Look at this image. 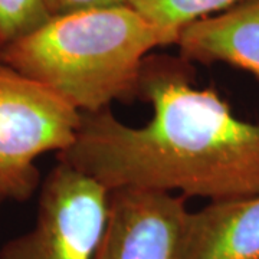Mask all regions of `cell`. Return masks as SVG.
<instances>
[{"label": "cell", "instance_id": "1", "mask_svg": "<svg viewBox=\"0 0 259 259\" xmlns=\"http://www.w3.org/2000/svg\"><path fill=\"white\" fill-rule=\"evenodd\" d=\"M183 58L148 55L139 95L151 120L133 127L111 111L82 114L58 161L110 192L144 189L209 202L259 196V124L238 118L213 90L192 83Z\"/></svg>", "mask_w": 259, "mask_h": 259}, {"label": "cell", "instance_id": "2", "mask_svg": "<svg viewBox=\"0 0 259 259\" xmlns=\"http://www.w3.org/2000/svg\"><path fill=\"white\" fill-rule=\"evenodd\" d=\"M163 37L130 5L52 16L2 51V64L44 85L81 114L139 95L140 76Z\"/></svg>", "mask_w": 259, "mask_h": 259}, {"label": "cell", "instance_id": "3", "mask_svg": "<svg viewBox=\"0 0 259 259\" xmlns=\"http://www.w3.org/2000/svg\"><path fill=\"white\" fill-rule=\"evenodd\" d=\"M82 114L44 85L0 65V196L26 202L40 187L36 160L75 141Z\"/></svg>", "mask_w": 259, "mask_h": 259}, {"label": "cell", "instance_id": "4", "mask_svg": "<svg viewBox=\"0 0 259 259\" xmlns=\"http://www.w3.org/2000/svg\"><path fill=\"white\" fill-rule=\"evenodd\" d=\"M110 190L58 161L39 187L36 221L0 248V259H97L108 221Z\"/></svg>", "mask_w": 259, "mask_h": 259}, {"label": "cell", "instance_id": "5", "mask_svg": "<svg viewBox=\"0 0 259 259\" xmlns=\"http://www.w3.org/2000/svg\"><path fill=\"white\" fill-rule=\"evenodd\" d=\"M186 197L180 194L115 189L97 259H182Z\"/></svg>", "mask_w": 259, "mask_h": 259}, {"label": "cell", "instance_id": "6", "mask_svg": "<svg viewBox=\"0 0 259 259\" xmlns=\"http://www.w3.org/2000/svg\"><path fill=\"white\" fill-rule=\"evenodd\" d=\"M176 45L189 64L231 65L259 82V0L194 22L180 32Z\"/></svg>", "mask_w": 259, "mask_h": 259}, {"label": "cell", "instance_id": "7", "mask_svg": "<svg viewBox=\"0 0 259 259\" xmlns=\"http://www.w3.org/2000/svg\"><path fill=\"white\" fill-rule=\"evenodd\" d=\"M182 259H259V196L189 212Z\"/></svg>", "mask_w": 259, "mask_h": 259}, {"label": "cell", "instance_id": "8", "mask_svg": "<svg viewBox=\"0 0 259 259\" xmlns=\"http://www.w3.org/2000/svg\"><path fill=\"white\" fill-rule=\"evenodd\" d=\"M245 0H128L157 29L164 47L176 45L180 32L189 25L231 9Z\"/></svg>", "mask_w": 259, "mask_h": 259}, {"label": "cell", "instance_id": "9", "mask_svg": "<svg viewBox=\"0 0 259 259\" xmlns=\"http://www.w3.org/2000/svg\"><path fill=\"white\" fill-rule=\"evenodd\" d=\"M51 18L45 0H0L2 49L28 36Z\"/></svg>", "mask_w": 259, "mask_h": 259}, {"label": "cell", "instance_id": "10", "mask_svg": "<svg viewBox=\"0 0 259 259\" xmlns=\"http://www.w3.org/2000/svg\"><path fill=\"white\" fill-rule=\"evenodd\" d=\"M45 5L52 16H59L81 10L128 5V0H45Z\"/></svg>", "mask_w": 259, "mask_h": 259}, {"label": "cell", "instance_id": "11", "mask_svg": "<svg viewBox=\"0 0 259 259\" xmlns=\"http://www.w3.org/2000/svg\"><path fill=\"white\" fill-rule=\"evenodd\" d=\"M2 51H3V49H2V47H0V65H3L2 64Z\"/></svg>", "mask_w": 259, "mask_h": 259}, {"label": "cell", "instance_id": "12", "mask_svg": "<svg viewBox=\"0 0 259 259\" xmlns=\"http://www.w3.org/2000/svg\"><path fill=\"white\" fill-rule=\"evenodd\" d=\"M3 202H5V199H3V197L0 196V206H2V203H3Z\"/></svg>", "mask_w": 259, "mask_h": 259}]
</instances>
